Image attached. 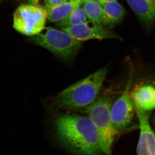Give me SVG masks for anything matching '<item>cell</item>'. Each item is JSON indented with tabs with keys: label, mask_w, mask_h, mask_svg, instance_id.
Returning <instances> with one entry per match:
<instances>
[{
	"label": "cell",
	"mask_w": 155,
	"mask_h": 155,
	"mask_svg": "<svg viewBox=\"0 0 155 155\" xmlns=\"http://www.w3.org/2000/svg\"><path fill=\"white\" fill-rule=\"evenodd\" d=\"M47 18V9L30 4H22L14 11L13 28L23 35L35 36L45 28Z\"/></svg>",
	"instance_id": "obj_5"
},
{
	"label": "cell",
	"mask_w": 155,
	"mask_h": 155,
	"mask_svg": "<svg viewBox=\"0 0 155 155\" xmlns=\"http://www.w3.org/2000/svg\"><path fill=\"white\" fill-rule=\"evenodd\" d=\"M31 43L48 50L67 63H72L82 46L64 31L52 27H45L41 33L31 37Z\"/></svg>",
	"instance_id": "obj_3"
},
{
	"label": "cell",
	"mask_w": 155,
	"mask_h": 155,
	"mask_svg": "<svg viewBox=\"0 0 155 155\" xmlns=\"http://www.w3.org/2000/svg\"><path fill=\"white\" fill-rule=\"evenodd\" d=\"M134 106L140 130L137 146V155H155V134L149 123L150 113L140 109L134 103Z\"/></svg>",
	"instance_id": "obj_8"
},
{
	"label": "cell",
	"mask_w": 155,
	"mask_h": 155,
	"mask_svg": "<svg viewBox=\"0 0 155 155\" xmlns=\"http://www.w3.org/2000/svg\"><path fill=\"white\" fill-rule=\"evenodd\" d=\"M3 0H0V2H2Z\"/></svg>",
	"instance_id": "obj_20"
},
{
	"label": "cell",
	"mask_w": 155,
	"mask_h": 155,
	"mask_svg": "<svg viewBox=\"0 0 155 155\" xmlns=\"http://www.w3.org/2000/svg\"><path fill=\"white\" fill-rule=\"evenodd\" d=\"M81 5L71 1H66L58 6L47 9V20L50 22L58 23L66 18L73 10Z\"/></svg>",
	"instance_id": "obj_12"
},
{
	"label": "cell",
	"mask_w": 155,
	"mask_h": 155,
	"mask_svg": "<svg viewBox=\"0 0 155 155\" xmlns=\"http://www.w3.org/2000/svg\"><path fill=\"white\" fill-rule=\"evenodd\" d=\"M103 6L104 11V25L113 27L121 22L125 17L126 14L125 9L117 1Z\"/></svg>",
	"instance_id": "obj_11"
},
{
	"label": "cell",
	"mask_w": 155,
	"mask_h": 155,
	"mask_svg": "<svg viewBox=\"0 0 155 155\" xmlns=\"http://www.w3.org/2000/svg\"><path fill=\"white\" fill-rule=\"evenodd\" d=\"M88 20L86 13L83 7H78L57 24L61 28H69L86 22Z\"/></svg>",
	"instance_id": "obj_14"
},
{
	"label": "cell",
	"mask_w": 155,
	"mask_h": 155,
	"mask_svg": "<svg viewBox=\"0 0 155 155\" xmlns=\"http://www.w3.org/2000/svg\"><path fill=\"white\" fill-rule=\"evenodd\" d=\"M27 4L45 9L47 0H26Z\"/></svg>",
	"instance_id": "obj_15"
},
{
	"label": "cell",
	"mask_w": 155,
	"mask_h": 155,
	"mask_svg": "<svg viewBox=\"0 0 155 155\" xmlns=\"http://www.w3.org/2000/svg\"><path fill=\"white\" fill-rule=\"evenodd\" d=\"M83 4V8L88 20L96 24L104 25V11L102 5L98 1L86 2Z\"/></svg>",
	"instance_id": "obj_13"
},
{
	"label": "cell",
	"mask_w": 155,
	"mask_h": 155,
	"mask_svg": "<svg viewBox=\"0 0 155 155\" xmlns=\"http://www.w3.org/2000/svg\"><path fill=\"white\" fill-rule=\"evenodd\" d=\"M66 1H71L77 3V4L82 5L84 3V0H66Z\"/></svg>",
	"instance_id": "obj_18"
},
{
	"label": "cell",
	"mask_w": 155,
	"mask_h": 155,
	"mask_svg": "<svg viewBox=\"0 0 155 155\" xmlns=\"http://www.w3.org/2000/svg\"><path fill=\"white\" fill-rule=\"evenodd\" d=\"M59 141L75 155H101L99 133L88 116L63 115L54 122Z\"/></svg>",
	"instance_id": "obj_1"
},
{
	"label": "cell",
	"mask_w": 155,
	"mask_h": 155,
	"mask_svg": "<svg viewBox=\"0 0 155 155\" xmlns=\"http://www.w3.org/2000/svg\"><path fill=\"white\" fill-rule=\"evenodd\" d=\"M97 1V0H84V3L86 2H93V1Z\"/></svg>",
	"instance_id": "obj_19"
},
{
	"label": "cell",
	"mask_w": 155,
	"mask_h": 155,
	"mask_svg": "<svg viewBox=\"0 0 155 155\" xmlns=\"http://www.w3.org/2000/svg\"><path fill=\"white\" fill-rule=\"evenodd\" d=\"M66 0H47L45 9H48L62 4Z\"/></svg>",
	"instance_id": "obj_16"
},
{
	"label": "cell",
	"mask_w": 155,
	"mask_h": 155,
	"mask_svg": "<svg viewBox=\"0 0 155 155\" xmlns=\"http://www.w3.org/2000/svg\"><path fill=\"white\" fill-rule=\"evenodd\" d=\"M132 98L134 104L145 111L155 108V88L151 85L141 86L134 92Z\"/></svg>",
	"instance_id": "obj_10"
},
{
	"label": "cell",
	"mask_w": 155,
	"mask_h": 155,
	"mask_svg": "<svg viewBox=\"0 0 155 155\" xmlns=\"http://www.w3.org/2000/svg\"><path fill=\"white\" fill-rule=\"evenodd\" d=\"M131 78L132 76H130L125 91L111 106V120L119 133L130 125L134 116L135 110L129 93Z\"/></svg>",
	"instance_id": "obj_6"
},
{
	"label": "cell",
	"mask_w": 155,
	"mask_h": 155,
	"mask_svg": "<svg viewBox=\"0 0 155 155\" xmlns=\"http://www.w3.org/2000/svg\"><path fill=\"white\" fill-rule=\"evenodd\" d=\"M130 8L148 28L155 21V0H127Z\"/></svg>",
	"instance_id": "obj_9"
},
{
	"label": "cell",
	"mask_w": 155,
	"mask_h": 155,
	"mask_svg": "<svg viewBox=\"0 0 155 155\" xmlns=\"http://www.w3.org/2000/svg\"><path fill=\"white\" fill-rule=\"evenodd\" d=\"M61 29L69 34L76 40L81 42L92 39L102 40L105 38H120L104 25L96 24L90 20L69 28H61Z\"/></svg>",
	"instance_id": "obj_7"
},
{
	"label": "cell",
	"mask_w": 155,
	"mask_h": 155,
	"mask_svg": "<svg viewBox=\"0 0 155 155\" xmlns=\"http://www.w3.org/2000/svg\"><path fill=\"white\" fill-rule=\"evenodd\" d=\"M107 74V68H102L67 87L55 97L56 105L67 110L87 107L97 99Z\"/></svg>",
	"instance_id": "obj_2"
},
{
	"label": "cell",
	"mask_w": 155,
	"mask_h": 155,
	"mask_svg": "<svg viewBox=\"0 0 155 155\" xmlns=\"http://www.w3.org/2000/svg\"><path fill=\"white\" fill-rule=\"evenodd\" d=\"M97 1L102 5H106V4H109V3L117 2V0H97Z\"/></svg>",
	"instance_id": "obj_17"
},
{
	"label": "cell",
	"mask_w": 155,
	"mask_h": 155,
	"mask_svg": "<svg viewBox=\"0 0 155 155\" xmlns=\"http://www.w3.org/2000/svg\"><path fill=\"white\" fill-rule=\"evenodd\" d=\"M111 106L110 98L102 96L97 98L86 110L87 116L94 122L98 130L102 151L104 155H113L112 146L119 134L111 120Z\"/></svg>",
	"instance_id": "obj_4"
}]
</instances>
